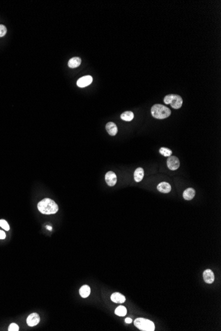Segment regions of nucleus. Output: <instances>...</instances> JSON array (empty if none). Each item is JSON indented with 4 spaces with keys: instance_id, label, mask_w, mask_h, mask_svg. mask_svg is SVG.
Segmentation results:
<instances>
[{
    "instance_id": "1",
    "label": "nucleus",
    "mask_w": 221,
    "mask_h": 331,
    "mask_svg": "<svg viewBox=\"0 0 221 331\" xmlns=\"http://www.w3.org/2000/svg\"><path fill=\"white\" fill-rule=\"evenodd\" d=\"M38 209L43 214H54L58 211V205L50 198H45L38 204Z\"/></svg>"
},
{
    "instance_id": "2",
    "label": "nucleus",
    "mask_w": 221,
    "mask_h": 331,
    "mask_svg": "<svg viewBox=\"0 0 221 331\" xmlns=\"http://www.w3.org/2000/svg\"><path fill=\"white\" fill-rule=\"evenodd\" d=\"M151 114L156 119H164L171 115V110L163 104H156L151 108Z\"/></svg>"
},
{
    "instance_id": "3",
    "label": "nucleus",
    "mask_w": 221,
    "mask_h": 331,
    "mask_svg": "<svg viewBox=\"0 0 221 331\" xmlns=\"http://www.w3.org/2000/svg\"><path fill=\"white\" fill-rule=\"evenodd\" d=\"M136 327L142 331H154L155 326L154 322L146 318H138L134 321Z\"/></svg>"
},
{
    "instance_id": "4",
    "label": "nucleus",
    "mask_w": 221,
    "mask_h": 331,
    "mask_svg": "<svg viewBox=\"0 0 221 331\" xmlns=\"http://www.w3.org/2000/svg\"><path fill=\"white\" fill-rule=\"evenodd\" d=\"M164 101L166 104H170L174 109H178L182 107L183 104V99L178 95L170 94L166 95L164 99Z\"/></svg>"
},
{
    "instance_id": "5",
    "label": "nucleus",
    "mask_w": 221,
    "mask_h": 331,
    "mask_svg": "<svg viewBox=\"0 0 221 331\" xmlns=\"http://www.w3.org/2000/svg\"><path fill=\"white\" fill-rule=\"evenodd\" d=\"M168 167L171 171H175L178 169L180 166L179 160L178 157L175 156H170L168 157L167 160Z\"/></svg>"
},
{
    "instance_id": "6",
    "label": "nucleus",
    "mask_w": 221,
    "mask_h": 331,
    "mask_svg": "<svg viewBox=\"0 0 221 331\" xmlns=\"http://www.w3.org/2000/svg\"><path fill=\"white\" fill-rule=\"evenodd\" d=\"M92 82H93V78L91 76H83L77 81V85L79 87H85L90 85Z\"/></svg>"
},
{
    "instance_id": "7",
    "label": "nucleus",
    "mask_w": 221,
    "mask_h": 331,
    "mask_svg": "<svg viewBox=\"0 0 221 331\" xmlns=\"http://www.w3.org/2000/svg\"><path fill=\"white\" fill-rule=\"evenodd\" d=\"M40 317L37 313H32L27 318V323L29 326H34L39 324Z\"/></svg>"
},
{
    "instance_id": "8",
    "label": "nucleus",
    "mask_w": 221,
    "mask_h": 331,
    "mask_svg": "<svg viewBox=\"0 0 221 331\" xmlns=\"http://www.w3.org/2000/svg\"><path fill=\"white\" fill-rule=\"evenodd\" d=\"M116 180H117V178H116V176L114 172L109 171L106 173L105 181L107 184L110 187H113L116 184Z\"/></svg>"
},
{
    "instance_id": "9",
    "label": "nucleus",
    "mask_w": 221,
    "mask_h": 331,
    "mask_svg": "<svg viewBox=\"0 0 221 331\" xmlns=\"http://www.w3.org/2000/svg\"><path fill=\"white\" fill-rule=\"evenodd\" d=\"M203 279L204 281L207 284L213 283L215 281V275L213 272L210 269L204 270L203 272Z\"/></svg>"
},
{
    "instance_id": "10",
    "label": "nucleus",
    "mask_w": 221,
    "mask_h": 331,
    "mask_svg": "<svg viewBox=\"0 0 221 331\" xmlns=\"http://www.w3.org/2000/svg\"><path fill=\"white\" fill-rule=\"evenodd\" d=\"M111 300L112 301L116 303V304H123L125 301L126 298L121 293L115 292L111 295Z\"/></svg>"
},
{
    "instance_id": "11",
    "label": "nucleus",
    "mask_w": 221,
    "mask_h": 331,
    "mask_svg": "<svg viewBox=\"0 0 221 331\" xmlns=\"http://www.w3.org/2000/svg\"><path fill=\"white\" fill-rule=\"evenodd\" d=\"M105 128H106V130L107 131V132L109 133V134L110 136H115L116 134V133H117L118 132V129H117V127H116V124L113 122H108L107 124H106V126H105Z\"/></svg>"
},
{
    "instance_id": "12",
    "label": "nucleus",
    "mask_w": 221,
    "mask_h": 331,
    "mask_svg": "<svg viewBox=\"0 0 221 331\" xmlns=\"http://www.w3.org/2000/svg\"><path fill=\"white\" fill-rule=\"evenodd\" d=\"M195 196V191L193 188H189L183 192V198L186 200H192Z\"/></svg>"
},
{
    "instance_id": "13",
    "label": "nucleus",
    "mask_w": 221,
    "mask_h": 331,
    "mask_svg": "<svg viewBox=\"0 0 221 331\" xmlns=\"http://www.w3.org/2000/svg\"><path fill=\"white\" fill-rule=\"evenodd\" d=\"M157 189L162 193H168L171 191V187L169 183L166 182H162L158 185Z\"/></svg>"
},
{
    "instance_id": "14",
    "label": "nucleus",
    "mask_w": 221,
    "mask_h": 331,
    "mask_svg": "<svg viewBox=\"0 0 221 331\" xmlns=\"http://www.w3.org/2000/svg\"><path fill=\"white\" fill-rule=\"evenodd\" d=\"M144 175V172L142 168L139 167L136 169L134 173V179L136 182H137V183L140 182V181L143 179Z\"/></svg>"
},
{
    "instance_id": "15",
    "label": "nucleus",
    "mask_w": 221,
    "mask_h": 331,
    "mask_svg": "<svg viewBox=\"0 0 221 331\" xmlns=\"http://www.w3.org/2000/svg\"><path fill=\"white\" fill-rule=\"evenodd\" d=\"M82 62V60L79 57H74L71 58L69 61H68V66L70 68H75L78 67L80 66Z\"/></svg>"
},
{
    "instance_id": "16",
    "label": "nucleus",
    "mask_w": 221,
    "mask_h": 331,
    "mask_svg": "<svg viewBox=\"0 0 221 331\" xmlns=\"http://www.w3.org/2000/svg\"><path fill=\"white\" fill-rule=\"evenodd\" d=\"M91 293V289L90 286L87 285H84L82 286L81 288L79 289V294L83 298H86L90 296Z\"/></svg>"
},
{
    "instance_id": "17",
    "label": "nucleus",
    "mask_w": 221,
    "mask_h": 331,
    "mask_svg": "<svg viewBox=\"0 0 221 331\" xmlns=\"http://www.w3.org/2000/svg\"><path fill=\"white\" fill-rule=\"evenodd\" d=\"M120 118L124 121L129 122V121H131L134 118V114L131 111H126L122 113V115H120Z\"/></svg>"
},
{
    "instance_id": "18",
    "label": "nucleus",
    "mask_w": 221,
    "mask_h": 331,
    "mask_svg": "<svg viewBox=\"0 0 221 331\" xmlns=\"http://www.w3.org/2000/svg\"><path fill=\"white\" fill-rule=\"evenodd\" d=\"M127 309L125 307H124L123 305H120L117 308H116L115 311V313L116 315H118L119 317H124L127 314Z\"/></svg>"
},
{
    "instance_id": "19",
    "label": "nucleus",
    "mask_w": 221,
    "mask_h": 331,
    "mask_svg": "<svg viewBox=\"0 0 221 331\" xmlns=\"http://www.w3.org/2000/svg\"><path fill=\"white\" fill-rule=\"evenodd\" d=\"M160 154H162L164 157H170L172 154V151L171 149L166 147H161L159 150Z\"/></svg>"
},
{
    "instance_id": "20",
    "label": "nucleus",
    "mask_w": 221,
    "mask_h": 331,
    "mask_svg": "<svg viewBox=\"0 0 221 331\" xmlns=\"http://www.w3.org/2000/svg\"><path fill=\"white\" fill-rule=\"evenodd\" d=\"M0 227H2L3 229H6V231H9V224L4 220H0Z\"/></svg>"
},
{
    "instance_id": "21",
    "label": "nucleus",
    "mask_w": 221,
    "mask_h": 331,
    "mask_svg": "<svg viewBox=\"0 0 221 331\" xmlns=\"http://www.w3.org/2000/svg\"><path fill=\"white\" fill-rule=\"evenodd\" d=\"M7 33L6 27L3 25H0V37L5 36Z\"/></svg>"
},
{
    "instance_id": "22",
    "label": "nucleus",
    "mask_w": 221,
    "mask_h": 331,
    "mask_svg": "<svg viewBox=\"0 0 221 331\" xmlns=\"http://www.w3.org/2000/svg\"><path fill=\"white\" fill-rule=\"evenodd\" d=\"M8 330L9 331H18L19 330V326L15 323H12L9 325V328H8Z\"/></svg>"
},
{
    "instance_id": "23",
    "label": "nucleus",
    "mask_w": 221,
    "mask_h": 331,
    "mask_svg": "<svg viewBox=\"0 0 221 331\" xmlns=\"http://www.w3.org/2000/svg\"><path fill=\"white\" fill-rule=\"evenodd\" d=\"M6 235L5 232L2 231V230H0V239H6Z\"/></svg>"
},
{
    "instance_id": "24",
    "label": "nucleus",
    "mask_w": 221,
    "mask_h": 331,
    "mask_svg": "<svg viewBox=\"0 0 221 331\" xmlns=\"http://www.w3.org/2000/svg\"><path fill=\"white\" fill-rule=\"evenodd\" d=\"M132 322V319L131 318H127L125 319V322L127 324H131Z\"/></svg>"
},
{
    "instance_id": "25",
    "label": "nucleus",
    "mask_w": 221,
    "mask_h": 331,
    "mask_svg": "<svg viewBox=\"0 0 221 331\" xmlns=\"http://www.w3.org/2000/svg\"><path fill=\"white\" fill-rule=\"evenodd\" d=\"M46 228L49 230H52V227H50V226H46Z\"/></svg>"
}]
</instances>
